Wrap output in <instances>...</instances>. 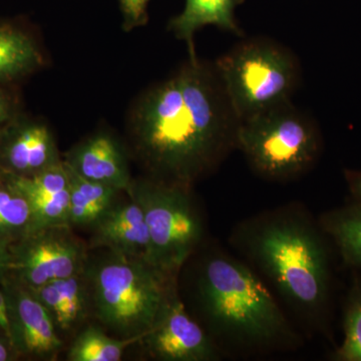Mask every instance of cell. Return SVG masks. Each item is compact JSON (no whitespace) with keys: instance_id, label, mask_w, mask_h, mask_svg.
I'll return each mask as SVG.
<instances>
[{"instance_id":"obj_11","label":"cell","mask_w":361,"mask_h":361,"mask_svg":"<svg viewBox=\"0 0 361 361\" xmlns=\"http://www.w3.org/2000/svg\"><path fill=\"white\" fill-rule=\"evenodd\" d=\"M61 161L45 123L20 114L0 133V170L4 174L30 177Z\"/></svg>"},{"instance_id":"obj_24","label":"cell","mask_w":361,"mask_h":361,"mask_svg":"<svg viewBox=\"0 0 361 361\" xmlns=\"http://www.w3.org/2000/svg\"><path fill=\"white\" fill-rule=\"evenodd\" d=\"M20 114V102L11 85H0V133Z\"/></svg>"},{"instance_id":"obj_25","label":"cell","mask_w":361,"mask_h":361,"mask_svg":"<svg viewBox=\"0 0 361 361\" xmlns=\"http://www.w3.org/2000/svg\"><path fill=\"white\" fill-rule=\"evenodd\" d=\"M0 332L11 341V318H9L8 300L6 291L0 284Z\"/></svg>"},{"instance_id":"obj_17","label":"cell","mask_w":361,"mask_h":361,"mask_svg":"<svg viewBox=\"0 0 361 361\" xmlns=\"http://www.w3.org/2000/svg\"><path fill=\"white\" fill-rule=\"evenodd\" d=\"M66 167L70 178L68 224L70 227H92L116 203V195L121 191L101 183L85 179L68 166Z\"/></svg>"},{"instance_id":"obj_5","label":"cell","mask_w":361,"mask_h":361,"mask_svg":"<svg viewBox=\"0 0 361 361\" xmlns=\"http://www.w3.org/2000/svg\"><path fill=\"white\" fill-rule=\"evenodd\" d=\"M214 66L239 121L290 103L300 75L291 51L260 37L237 44Z\"/></svg>"},{"instance_id":"obj_13","label":"cell","mask_w":361,"mask_h":361,"mask_svg":"<svg viewBox=\"0 0 361 361\" xmlns=\"http://www.w3.org/2000/svg\"><path fill=\"white\" fill-rule=\"evenodd\" d=\"M4 176L30 203L35 231L56 226L70 227V178L63 161L30 177Z\"/></svg>"},{"instance_id":"obj_14","label":"cell","mask_w":361,"mask_h":361,"mask_svg":"<svg viewBox=\"0 0 361 361\" xmlns=\"http://www.w3.org/2000/svg\"><path fill=\"white\" fill-rule=\"evenodd\" d=\"M92 228V248L102 247L151 262L148 226L142 206L133 197L116 202Z\"/></svg>"},{"instance_id":"obj_1","label":"cell","mask_w":361,"mask_h":361,"mask_svg":"<svg viewBox=\"0 0 361 361\" xmlns=\"http://www.w3.org/2000/svg\"><path fill=\"white\" fill-rule=\"evenodd\" d=\"M239 123L214 63L189 59L137 99L129 134L149 178L191 188L237 149Z\"/></svg>"},{"instance_id":"obj_9","label":"cell","mask_w":361,"mask_h":361,"mask_svg":"<svg viewBox=\"0 0 361 361\" xmlns=\"http://www.w3.org/2000/svg\"><path fill=\"white\" fill-rule=\"evenodd\" d=\"M11 318V341L20 356L49 358L61 350L58 326L44 304L27 286L8 275L1 282Z\"/></svg>"},{"instance_id":"obj_27","label":"cell","mask_w":361,"mask_h":361,"mask_svg":"<svg viewBox=\"0 0 361 361\" xmlns=\"http://www.w3.org/2000/svg\"><path fill=\"white\" fill-rule=\"evenodd\" d=\"M20 357L8 337L0 332V361H11Z\"/></svg>"},{"instance_id":"obj_20","label":"cell","mask_w":361,"mask_h":361,"mask_svg":"<svg viewBox=\"0 0 361 361\" xmlns=\"http://www.w3.org/2000/svg\"><path fill=\"white\" fill-rule=\"evenodd\" d=\"M61 298V315L56 325L63 331H68L80 324L90 311L89 285L84 272L65 279L54 280Z\"/></svg>"},{"instance_id":"obj_6","label":"cell","mask_w":361,"mask_h":361,"mask_svg":"<svg viewBox=\"0 0 361 361\" xmlns=\"http://www.w3.org/2000/svg\"><path fill=\"white\" fill-rule=\"evenodd\" d=\"M236 148L258 175L287 180L314 164L320 149L319 133L290 102L240 121Z\"/></svg>"},{"instance_id":"obj_8","label":"cell","mask_w":361,"mask_h":361,"mask_svg":"<svg viewBox=\"0 0 361 361\" xmlns=\"http://www.w3.org/2000/svg\"><path fill=\"white\" fill-rule=\"evenodd\" d=\"M71 229L68 226L44 228L11 244L9 275L35 288L84 272L87 249Z\"/></svg>"},{"instance_id":"obj_3","label":"cell","mask_w":361,"mask_h":361,"mask_svg":"<svg viewBox=\"0 0 361 361\" xmlns=\"http://www.w3.org/2000/svg\"><path fill=\"white\" fill-rule=\"evenodd\" d=\"M236 243L279 293L302 312L319 310L329 293L326 248L304 214L279 210L242 225Z\"/></svg>"},{"instance_id":"obj_19","label":"cell","mask_w":361,"mask_h":361,"mask_svg":"<svg viewBox=\"0 0 361 361\" xmlns=\"http://www.w3.org/2000/svg\"><path fill=\"white\" fill-rule=\"evenodd\" d=\"M139 337L118 338L104 334L97 327L90 326L80 332L68 353L71 361H118L123 353L135 342L141 341Z\"/></svg>"},{"instance_id":"obj_16","label":"cell","mask_w":361,"mask_h":361,"mask_svg":"<svg viewBox=\"0 0 361 361\" xmlns=\"http://www.w3.org/2000/svg\"><path fill=\"white\" fill-rule=\"evenodd\" d=\"M39 44L30 32L0 23V85H11L44 66Z\"/></svg>"},{"instance_id":"obj_26","label":"cell","mask_w":361,"mask_h":361,"mask_svg":"<svg viewBox=\"0 0 361 361\" xmlns=\"http://www.w3.org/2000/svg\"><path fill=\"white\" fill-rule=\"evenodd\" d=\"M11 254L9 245L0 242V282L11 274Z\"/></svg>"},{"instance_id":"obj_15","label":"cell","mask_w":361,"mask_h":361,"mask_svg":"<svg viewBox=\"0 0 361 361\" xmlns=\"http://www.w3.org/2000/svg\"><path fill=\"white\" fill-rule=\"evenodd\" d=\"M244 0H186L184 9L169 23L178 39L186 42L189 59H197L194 37L204 26L214 25L236 35H242L235 11Z\"/></svg>"},{"instance_id":"obj_23","label":"cell","mask_w":361,"mask_h":361,"mask_svg":"<svg viewBox=\"0 0 361 361\" xmlns=\"http://www.w3.org/2000/svg\"><path fill=\"white\" fill-rule=\"evenodd\" d=\"M122 9L125 30L146 25L148 21V4L149 0H118Z\"/></svg>"},{"instance_id":"obj_29","label":"cell","mask_w":361,"mask_h":361,"mask_svg":"<svg viewBox=\"0 0 361 361\" xmlns=\"http://www.w3.org/2000/svg\"><path fill=\"white\" fill-rule=\"evenodd\" d=\"M4 173L2 172L1 170H0V182H1L2 180H4Z\"/></svg>"},{"instance_id":"obj_4","label":"cell","mask_w":361,"mask_h":361,"mask_svg":"<svg viewBox=\"0 0 361 361\" xmlns=\"http://www.w3.org/2000/svg\"><path fill=\"white\" fill-rule=\"evenodd\" d=\"M85 276L90 310L118 338H144L177 295V275L118 252L87 262Z\"/></svg>"},{"instance_id":"obj_12","label":"cell","mask_w":361,"mask_h":361,"mask_svg":"<svg viewBox=\"0 0 361 361\" xmlns=\"http://www.w3.org/2000/svg\"><path fill=\"white\" fill-rule=\"evenodd\" d=\"M63 161L80 177L118 191L128 192L133 183L125 149L110 133L90 135L73 147Z\"/></svg>"},{"instance_id":"obj_7","label":"cell","mask_w":361,"mask_h":361,"mask_svg":"<svg viewBox=\"0 0 361 361\" xmlns=\"http://www.w3.org/2000/svg\"><path fill=\"white\" fill-rule=\"evenodd\" d=\"M128 194L144 211L151 262L177 275L203 238V221L192 198L191 188L148 178L133 180Z\"/></svg>"},{"instance_id":"obj_10","label":"cell","mask_w":361,"mask_h":361,"mask_svg":"<svg viewBox=\"0 0 361 361\" xmlns=\"http://www.w3.org/2000/svg\"><path fill=\"white\" fill-rule=\"evenodd\" d=\"M142 341L151 355L161 360L208 361L219 357L215 342L189 315L178 294Z\"/></svg>"},{"instance_id":"obj_18","label":"cell","mask_w":361,"mask_h":361,"mask_svg":"<svg viewBox=\"0 0 361 361\" xmlns=\"http://www.w3.org/2000/svg\"><path fill=\"white\" fill-rule=\"evenodd\" d=\"M35 231L33 215L25 196L7 182H0V242L11 246Z\"/></svg>"},{"instance_id":"obj_28","label":"cell","mask_w":361,"mask_h":361,"mask_svg":"<svg viewBox=\"0 0 361 361\" xmlns=\"http://www.w3.org/2000/svg\"><path fill=\"white\" fill-rule=\"evenodd\" d=\"M349 180H350V187L353 194L355 195L356 198L360 199L361 201V173L353 174L349 178Z\"/></svg>"},{"instance_id":"obj_2","label":"cell","mask_w":361,"mask_h":361,"mask_svg":"<svg viewBox=\"0 0 361 361\" xmlns=\"http://www.w3.org/2000/svg\"><path fill=\"white\" fill-rule=\"evenodd\" d=\"M197 299L209 336L242 353L296 346L291 329L265 284L236 259L215 254L199 275Z\"/></svg>"},{"instance_id":"obj_21","label":"cell","mask_w":361,"mask_h":361,"mask_svg":"<svg viewBox=\"0 0 361 361\" xmlns=\"http://www.w3.org/2000/svg\"><path fill=\"white\" fill-rule=\"evenodd\" d=\"M326 230L344 258L361 266V206L332 216L326 221Z\"/></svg>"},{"instance_id":"obj_22","label":"cell","mask_w":361,"mask_h":361,"mask_svg":"<svg viewBox=\"0 0 361 361\" xmlns=\"http://www.w3.org/2000/svg\"><path fill=\"white\" fill-rule=\"evenodd\" d=\"M338 360L361 361V296L349 305L344 322V341L337 351Z\"/></svg>"}]
</instances>
